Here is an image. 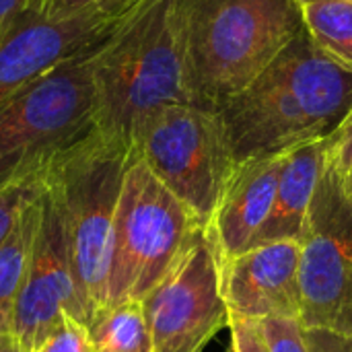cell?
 Instances as JSON below:
<instances>
[{
  "instance_id": "1",
  "label": "cell",
  "mask_w": 352,
  "mask_h": 352,
  "mask_svg": "<svg viewBox=\"0 0 352 352\" xmlns=\"http://www.w3.org/2000/svg\"><path fill=\"white\" fill-rule=\"evenodd\" d=\"M352 109V72L307 33L221 109L235 165L330 138Z\"/></svg>"
},
{
  "instance_id": "2",
  "label": "cell",
  "mask_w": 352,
  "mask_h": 352,
  "mask_svg": "<svg viewBox=\"0 0 352 352\" xmlns=\"http://www.w3.org/2000/svg\"><path fill=\"white\" fill-rule=\"evenodd\" d=\"M192 105L219 111L305 31L297 0H177Z\"/></svg>"
},
{
  "instance_id": "3",
  "label": "cell",
  "mask_w": 352,
  "mask_h": 352,
  "mask_svg": "<svg viewBox=\"0 0 352 352\" xmlns=\"http://www.w3.org/2000/svg\"><path fill=\"white\" fill-rule=\"evenodd\" d=\"M95 130L132 155L144 124L163 107L190 103L177 0H144L91 56Z\"/></svg>"
},
{
  "instance_id": "4",
  "label": "cell",
  "mask_w": 352,
  "mask_h": 352,
  "mask_svg": "<svg viewBox=\"0 0 352 352\" xmlns=\"http://www.w3.org/2000/svg\"><path fill=\"white\" fill-rule=\"evenodd\" d=\"M130 159L126 146L93 130L43 169L45 194L62 221L91 320L107 303L113 223Z\"/></svg>"
},
{
  "instance_id": "5",
  "label": "cell",
  "mask_w": 352,
  "mask_h": 352,
  "mask_svg": "<svg viewBox=\"0 0 352 352\" xmlns=\"http://www.w3.org/2000/svg\"><path fill=\"white\" fill-rule=\"evenodd\" d=\"M93 52L0 101V192L39 175L54 157L95 130Z\"/></svg>"
},
{
  "instance_id": "6",
  "label": "cell",
  "mask_w": 352,
  "mask_h": 352,
  "mask_svg": "<svg viewBox=\"0 0 352 352\" xmlns=\"http://www.w3.org/2000/svg\"><path fill=\"white\" fill-rule=\"evenodd\" d=\"M200 229V221L132 157L116 210L105 305L142 301Z\"/></svg>"
},
{
  "instance_id": "7",
  "label": "cell",
  "mask_w": 352,
  "mask_h": 352,
  "mask_svg": "<svg viewBox=\"0 0 352 352\" xmlns=\"http://www.w3.org/2000/svg\"><path fill=\"white\" fill-rule=\"evenodd\" d=\"M132 157L206 227L235 169L219 111L192 103L167 105L140 130Z\"/></svg>"
},
{
  "instance_id": "8",
  "label": "cell",
  "mask_w": 352,
  "mask_h": 352,
  "mask_svg": "<svg viewBox=\"0 0 352 352\" xmlns=\"http://www.w3.org/2000/svg\"><path fill=\"white\" fill-rule=\"evenodd\" d=\"M301 326L352 334V198L326 161L299 237Z\"/></svg>"
},
{
  "instance_id": "9",
  "label": "cell",
  "mask_w": 352,
  "mask_h": 352,
  "mask_svg": "<svg viewBox=\"0 0 352 352\" xmlns=\"http://www.w3.org/2000/svg\"><path fill=\"white\" fill-rule=\"evenodd\" d=\"M140 303L153 352H202L217 332L229 328L221 258L206 227Z\"/></svg>"
},
{
  "instance_id": "10",
  "label": "cell",
  "mask_w": 352,
  "mask_h": 352,
  "mask_svg": "<svg viewBox=\"0 0 352 352\" xmlns=\"http://www.w3.org/2000/svg\"><path fill=\"white\" fill-rule=\"evenodd\" d=\"M126 19L103 12L66 16L23 12L0 35V101L64 62L95 50Z\"/></svg>"
},
{
  "instance_id": "11",
  "label": "cell",
  "mask_w": 352,
  "mask_h": 352,
  "mask_svg": "<svg viewBox=\"0 0 352 352\" xmlns=\"http://www.w3.org/2000/svg\"><path fill=\"white\" fill-rule=\"evenodd\" d=\"M223 297L231 316L301 320L299 241H270L221 262Z\"/></svg>"
},
{
  "instance_id": "12",
  "label": "cell",
  "mask_w": 352,
  "mask_h": 352,
  "mask_svg": "<svg viewBox=\"0 0 352 352\" xmlns=\"http://www.w3.org/2000/svg\"><path fill=\"white\" fill-rule=\"evenodd\" d=\"M285 155L252 159L235 165L219 206L206 225L221 262L252 248L270 217Z\"/></svg>"
},
{
  "instance_id": "13",
  "label": "cell",
  "mask_w": 352,
  "mask_h": 352,
  "mask_svg": "<svg viewBox=\"0 0 352 352\" xmlns=\"http://www.w3.org/2000/svg\"><path fill=\"white\" fill-rule=\"evenodd\" d=\"M328 151L330 138H322L285 153L270 217L252 248L270 241H299L316 188L328 161Z\"/></svg>"
},
{
  "instance_id": "14",
  "label": "cell",
  "mask_w": 352,
  "mask_h": 352,
  "mask_svg": "<svg viewBox=\"0 0 352 352\" xmlns=\"http://www.w3.org/2000/svg\"><path fill=\"white\" fill-rule=\"evenodd\" d=\"M41 204L43 192L23 208L10 235L0 245V336L12 334L16 299L25 283L39 231Z\"/></svg>"
},
{
  "instance_id": "15",
  "label": "cell",
  "mask_w": 352,
  "mask_h": 352,
  "mask_svg": "<svg viewBox=\"0 0 352 352\" xmlns=\"http://www.w3.org/2000/svg\"><path fill=\"white\" fill-rule=\"evenodd\" d=\"M87 328L95 352H153L140 301L105 305L93 316Z\"/></svg>"
},
{
  "instance_id": "16",
  "label": "cell",
  "mask_w": 352,
  "mask_h": 352,
  "mask_svg": "<svg viewBox=\"0 0 352 352\" xmlns=\"http://www.w3.org/2000/svg\"><path fill=\"white\" fill-rule=\"evenodd\" d=\"M301 8L311 39L352 72V2L316 0L301 4Z\"/></svg>"
},
{
  "instance_id": "17",
  "label": "cell",
  "mask_w": 352,
  "mask_h": 352,
  "mask_svg": "<svg viewBox=\"0 0 352 352\" xmlns=\"http://www.w3.org/2000/svg\"><path fill=\"white\" fill-rule=\"evenodd\" d=\"M144 0H35L33 10L50 16H66L76 12H103L116 19L130 16Z\"/></svg>"
},
{
  "instance_id": "18",
  "label": "cell",
  "mask_w": 352,
  "mask_h": 352,
  "mask_svg": "<svg viewBox=\"0 0 352 352\" xmlns=\"http://www.w3.org/2000/svg\"><path fill=\"white\" fill-rule=\"evenodd\" d=\"M41 192H43V171L35 177H29L0 192V245L10 235L23 208L31 200L41 196Z\"/></svg>"
},
{
  "instance_id": "19",
  "label": "cell",
  "mask_w": 352,
  "mask_h": 352,
  "mask_svg": "<svg viewBox=\"0 0 352 352\" xmlns=\"http://www.w3.org/2000/svg\"><path fill=\"white\" fill-rule=\"evenodd\" d=\"M270 352H311L305 342V328L295 318L262 320Z\"/></svg>"
},
{
  "instance_id": "20",
  "label": "cell",
  "mask_w": 352,
  "mask_h": 352,
  "mask_svg": "<svg viewBox=\"0 0 352 352\" xmlns=\"http://www.w3.org/2000/svg\"><path fill=\"white\" fill-rule=\"evenodd\" d=\"M37 352H95L89 328L66 316Z\"/></svg>"
},
{
  "instance_id": "21",
  "label": "cell",
  "mask_w": 352,
  "mask_h": 352,
  "mask_svg": "<svg viewBox=\"0 0 352 352\" xmlns=\"http://www.w3.org/2000/svg\"><path fill=\"white\" fill-rule=\"evenodd\" d=\"M229 330L233 352H270L262 320L239 318L229 314Z\"/></svg>"
},
{
  "instance_id": "22",
  "label": "cell",
  "mask_w": 352,
  "mask_h": 352,
  "mask_svg": "<svg viewBox=\"0 0 352 352\" xmlns=\"http://www.w3.org/2000/svg\"><path fill=\"white\" fill-rule=\"evenodd\" d=\"M330 161L338 167L340 173L349 171L352 167V109L330 136Z\"/></svg>"
},
{
  "instance_id": "23",
  "label": "cell",
  "mask_w": 352,
  "mask_h": 352,
  "mask_svg": "<svg viewBox=\"0 0 352 352\" xmlns=\"http://www.w3.org/2000/svg\"><path fill=\"white\" fill-rule=\"evenodd\" d=\"M305 342L311 352H352V334L334 330H305Z\"/></svg>"
},
{
  "instance_id": "24",
  "label": "cell",
  "mask_w": 352,
  "mask_h": 352,
  "mask_svg": "<svg viewBox=\"0 0 352 352\" xmlns=\"http://www.w3.org/2000/svg\"><path fill=\"white\" fill-rule=\"evenodd\" d=\"M35 0H0V35L12 25L16 16L33 10Z\"/></svg>"
},
{
  "instance_id": "25",
  "label": "cell",
  "mask_w": 352,
  "mask_h": 352,
  "mask_svg": "<svg viewBox=\"0 0 352 352\" xmlns=\"http://www.w3.org/2000/svg\"><path fill=\"white\" fill-rule=\"evenodd\" d=\"M0 352H25L21 349V344L16 342V338L12 334H4L0 336Z\"/></svg>"
},
{
  "instance_id": "26",
  "label": "cell",
  "mask_w": 352,
  "mask_h": 352,
  "mask_svg": "<svg viewBox=\"0 0 352 352\" xmlns=\"http://www.w3.org/2000/svg\"><path fill=\"white\" fill-rule=\"evenodd\" d=\"M342 182H344V188H346V192L351 194V198H352V167L349 169V171H344V173H342Z\"/></svg>"
},
{
  "instance_id": "27",
  "label": "cell",
  "mask_w": 352,
  "mask_h": 352,
  "mask_svg": "<svg viewBox=\"0 0 352 352\" xmlns=\"http://www.w3.org/2000/svg\"><path fill=\"white\" fill-rule=\"evenodd\" d=\"M299 4H307V2H316V0H297Z\"/></svg>"
},
{
  "instance_id": "28",
  "label": "cell",
  "mask_w": 352,
  "mask_h": 352,
  "mask_svg": "<svg viewBox=\"0 0 352 352\" xmlns=\"http://www.w3.org/2000/svg\"><path fill=\"white\" fill-rule=\"evenodd\" d=\"M349 2H352V0H349Z\"/></svg>"
}]
</instances>
